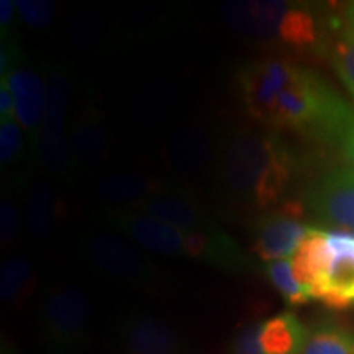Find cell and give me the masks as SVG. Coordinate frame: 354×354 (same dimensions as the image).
Instances as JSON below:
<instances>
[{
    "label": "cell",
    "instance_id": "obj_1",
    "mask_svg": "<svg viewBox=\"0 0 354 354\" xmlns=\"http://www.w3.org/2000/svg\"><path fill=\"white\" fill-rule=\"evenodd\" d=\"M236 88L246 113L269 130L338 143L354 109L315 71L282 56L245 63Z\"/></svg>",
    "mask_w": 354,
    "mask_h": 354
},
{
    "label": "cell",
    "instance_id": "obj_2",
    "mask_svg": "<svg viewBox=\"0 0 354 354\" xmlns=\"http://www.w3.org/2000/svg\"><path fill=\"white\" fill-rule=\"evenodd\" d=\"M299 166L297 154L277 131L243 128L221 146L216 176L232 201L268 212L287 201Z\"/></svg>",
    "mask_w": 354,
    "mask_h": 354
},
{
    "label": "cell",
    "instance_id": "obj_3",
    "mask_svg": "<svg viewBox=\"0 0 354 354\" xmlns=\"http://www.w3.org/2000/svg\"><path fill=\"white\" fill-rule=\"evenodd\" d=\"M92 307L82 289L55 284L44 292L37 313V328L50 354H86L91 338Z\"/></svg>",
    "mask_w": 354,
    "mask_h": 354
},
{
    "label": "cell",
    "instance_id": "obj_4",
    "mask_svg": "<svg viewBox=\"0 0 354 354\" xmlns=\"http://www.w3.org/2000/svg\"><path fill=\"white\" fill-rule=\"evenodd\" d=\"M82 256L100 276L135 287L156 284L153 264L131 243L105 230H91L81 238Z\"/></svg>",
    "mask_w": 354,
    "mask_h": 354
},
{
    "label": "cell",
    "instance_id": "obj_5",
    "mask_svg": "<svg viewBox=\"0 0 354 354\" xmlns=\"http://www.w3.org/2000/svg\"><path fill=\"white\" fill-rule=\"evenodd\" d=\"M307 205L287 198L274 209L263 212L251 228V250L266 263L294 256L312 228L307 223Z\"/></svg>",
    "mask_w": 354,
    "mask_h": 354
},
{
    "label": "cell",
    "instance_id": "obj_6",
    "mask_svg": "<svg viewBox=\"0 0 354 354\" xmlns=\"http://www.w3.org/2000/svg\"><path fill=\"white\" fill-rule=\"evenodd\" d=\"M104 227L125 234L135 246L166 258H185V232L143 212L104 207L95 212Z\"/></svg>",
    "mask_w": 354,
    "mask_h": 354
},
{
    "label": "cell",
    "instance_id": "obj_7",
    "mask_svg": "<svg viewBox=\"0 0 354 354\" xmlns=\"http://www.w3.org/2000/svg\"><path fill=\"white\" fill-rule=\"evenodd\" d=\"M304 203L323 223L354 233V169L348 165L323 169L310 180Z\"/></svg>",
    "mask_w": 354,
    "mask_h": 354
},
{
    "label": "cell",
    "instance_id": "obj_8",
    "mask_svg": "<svg viewBox=\"0 0 354 354\" xmlns=\"http://www.w3.org/2000/svg\"><path fill=\"white\" fill-rule=\"evenodd\" d=\"M326 253L323 271L312 287V300L328 308L354 307V233L326 230Z\"/></svg>",
    "mask_w": 354,
    "mask_h": 354
},
{
    "label": "cell",
    "instance_id": "obj_9",
    "mask_svg": "<svg viewBox=\"0 0 354 354\" xmlns=\"http://www.w3.org/2000/svg\"><path fill=\"white\" fill-rule=\"evenodd\" d=\"M2 81L15 99V118L24 131L33 136L41 128L46 109V77L21 63L20 53L12 43L2 44Z\"/></svg>",
    "mask_w": 354,
    "mask_h": 354
},
{
    "label": "cell",
    "instance_id": "obj_10",
    "mask_svg": "<svg viewBox=\"0 0 354 354\" xmlns=\"http://www.w3.org/2000/svg\"><path fill=\"white\" fill-rule=\"evenodd\" d=\"M117 354H184L179 330L165 318L146 312H130L115 326Z\"/></svg>",
    "mask_w": 354,
    "mask_h": 354
},
{
    "label": "cell",
    "instance_id": "obj_11",
    "mask_svg": "<svg viewBox=\"0 0 354 354\" xmlns=\"http://www.w3.org/2000/svg\"><path fill=\"white\" fill-rule=\"evenodd\" d=\"M71 148L79 174L97 171L110 158V133L92 97H84L71 118Z\"/></svg>",
    "mask_w": 354,
    "mask_h": 354
},
{
    "label": "cell",
    "instance_id": "obj_12",
    "mask_svg": "<svg viewBox=\"0 0 354 354\" xmlns=\"http://www.w3.org/2000/svg\"><path fill=\"white\" fill-rule=\"evenodd\" d=\"M185 258L233 274H246L254 269L253 259L223 228L185 232Z\"/></svg>",
    "mask_w": 354,
    "mask_h": 354
},
{
    "label": "cell",
    "instance_id": "obj_13",
    "mask_svg": "<svg viewBox=\"0 0 354 354\" xmlns=\"http://www.w3.org/2000/svg\"><path fill=\"white\" fill-rule=\"evenodd\" d=\"M287 6L289 2L281 0L227 2L221 7V19L234 33L258 41H276Z\"/></svg>",
    "mask_w": 354,
    "mask_h": 354
},
{
    "label": "cell",
    "instance_id": "obj_14",
    "mask_svg": "<svg viewBox=\"0 0 354 354\" xmlns=\"http://www.w3.org/2000/svg\"><path fill=\"white\" fill-rule=\"evenodd\" d=\"M130 210L143 212L183 232H214L220 228L216 220L201 203L192 202L183 194H176V190L146 198Z\"/></svg>",
    "mask_w": 354,
    "mask_h": 354
},
{
    "label": "cell",
    "instance_id": "obj_15",
    "mask_svg": "<svg viewBox=\"0 0 354 354\" xmlns=\"http://www.w3.org/2000/svg\"><path fill=\"white\" fill-rule=\"evenodd\" d=\"M33 153L38 165L50 176L66 184H73L77 179L79 171L66 133V120L43 118L41 128L33 138Z\"/></svg>",
    "mask_w": 354,
    "mask_h": 354
},
{
    "label": "cell",
    "instance_id": "obj_16",
    "mask_svg": "<svg viewBox=\"0 0 354 354\" xmlns=\"http://www.w3.org/2000/svg\"><path fill=\"white\" fill-rule=\"evenodd\" d=\"M24 223L30 236L44 241L51 236L64 216V203L51 184L35 180L26 187L24 198Z\"/></svg>",
    "mask_w": 354,
    "mask_h": 354
},
{
    "label": "cell",
    "instance_id": "obj_17",
    "mask_svg": "<svg viewBox=\"0 0 354 354\" xmlns=\"http://www.w3.org/2000/svg\"><path fill=\"white\" fill-rule=\"evenodd\" d=\"M172 192L169 184L140 174H115L102 179L95 185V196L112 207L131 209L136 203L159 194Z\"/></svg>",
    "mask_w": 354,
    "mask_h": 354
},
{
    "label": "cell",
    "instance_id": "obj_18",
    "mask_svg": "<svg viewBox=\"0 0 354 354\" xmlns=\"http://www.w3.org/2000/svg\"><path fill=\"white\" fill-rule=\"evenodd\" d=\"M210 158V136L194 125L177 131L166 148L167 165L179 174H196L209 165Z\"/></svg>",
    "mask_w": 354,
    "mask_h": 354
},
{
    "label": "cell",
    "instance_id": "obj_19",
    "mask_svg": "<svg viewBox=\"0 0 354 354\" xmlns=\"http://www.w3.org/2000/svg\"><path fill=\"white\" fill-rule=\"evenodd\" d=\"M307 330L292 312L277 313L259 325V346L263 354H300Z\"/></svg>",
    "mask_w": 354,
    "mask_h": 354
},
{
    "label": "cell",
    "instance_id": "obj_20",
    "mask_svg": "<svg viewBox=\"0 0 354 354\" xmlns=\"http://www.w3.org/2000/svg\"><path fill=\"white\" fill-rule=\"evenodd\" d=\"M37 287V271L32 261L13 254L3 259L0 268V297L12 308H20L32 299Z\"/></svg>",
    "mask_w": 354,
    "mask_h": 354
},
{
    "label": "cell",
    "instance_id": "obj_21",
    "mask_svg": "<svg viewBox=\"0 0 354 354\" xmlns=\"http://www.w3.org/2000/svg\"><path fill=\"white\" fill-rule=\"evenodd\" d=\"M323 56L354 97V35L344 25L339 10L333 13V26Z\"/></svg>",
    "mask_w": 354,
    "mask_h": 354
},
{
    "label": "cell",
    "instance_id": "obj_22",
    "mask_svg": "<svg viewBox=\"0 0 354 354\" xmlns=\"http://www.w3.org/2000/svg\"><path fill=\"white\" fill-rule=\"evenodd\" d=\"M300 354H354V330L336 320L310 326Z\"/></svg>",
    "mask_w": 354,
    "mask_h": 354
},
{
    "label": "cell",
    "instance_id": "obj_23",
    "mask_svg": "<svg viewBox=\"0 0 354 354\" xmlns=\"http://www.w3.org/2000/svg\"><path fill=\"white\" fill-rule=\"evenodd\" d=\"M266 276H268L271 284L276 287L282 299L286 300L290 307H299L312 300L308 290L300 284L295 277L294 269H292L290 259H281L268 263L264 268Z\"/></svg>",
    "mask_w": 354,
    "mask_h": 354
},
{
    "label": "cell",
    "instance_id": "obj_24",
    "mask_svg": "<svg viewBox=\"0 0 354 354\" xmlns=\"http://www.w3.org/2000/svg\"><path fill=\"white\" fill-rule=\"evenodd\" d=\"M24 128L15 118H0V165L13 166L24 153Z\"/></svg>",
    "mask_w": 354,
    "mask_h": 354
},
{
    "label": "cell",
    "instance_id": "obj_25",
    "mask_svg": "<svg viewBox=\"0 0 354 354\" xmlns=\"http://www.w3.org/2000/svg\"><path fill=\"white\" fill-rule=\"evenodd\" d=\"M21 220H24V214H21L20 207L10 196L3 194L2 202H0V243H2V248L10 250L17 245L21 232Z\"/></svg>",
    "mask_w": 354,
    "mask_h": 354
},
{
    "label": "cell",
    "instance_id": "obj_26",
    "mask_svg": "<svg viewBox=\"0 0 354 354\" xmlns=\"http://www.w3.org/2000/svg\"><path fill=\"white\" fill-rule=\"evenodd\" d=\"M17 12L21 20L32 28H46L53 24L56 15V7L53 2H44V0H17Z\"/></svg>",
    "mask_w": 354,
    "mask_h": 354
},
{
    "label": "cell",
    "instance_id": "obj_27",
    "mask_svg": "<svg viewBox=\"0 0 354 354\" xmlns=\"http://www.w3.org/2000/svg\"><path fill=\"white\" fill-rule=\"evenodd\" d=\"M259 325L261 323H250L241 328L234 336L230 354H263L259 346Z\"/></svg>",
    "mask_w": 354,
    "mask_h": 354
},
{
    "label": "cell",
    "instance_id": "obj_28",
    "mask_svg": "<svg viewBox=\"0 0 354 354\" xmlns=\"http://www.w3.org/2000/svg\"><path fill=\"white\" fill-rule=\"evenodd\" d=\"M339 148H342L343 158L346 159V165L354 169V113L349 118L346 128H344L342 138L338 141Z\"/></svg>",
    "mask_w": 354,
    "mask_h": 354
},
{
    "label": "cell",
    "instance_id": "obj_29",
    "mask_svg": "<svg viewBox=\"0 0 354 354\" xmlns=\"http://www.w3.org/2000/svg\"><path fill=\"white\" fill-rule=\"evenodd\" d=\"M13 115H15V99L7 82L0 79V117L13 118Z\"/></svg>",
    "mask_w": 354,
    "mask_h": 354
},
{
    "label": "cell",
    "instance_id": "obj_30",
    "mask_svg": "<svg viewBox=\"0 0 354 354\" xmlns=\"http://www.w3.org/2000/svg\"><path fill=\"white\" fill-rule=\"evenodd\" d=\"M15 12V2H12V0H2L0 2V26H2V33H6V30L10 28L13 21V13Z\"/></svg>",
    "mask_w": 354,
    "mask_h": 354
},
{
    "label": "cell",
    "instance_id": "obj_31",
    "mask_svg": "<svg viewBox=\"0 0 354 354\" xmlns=\"http://www.w3.org/2000/svg\"><path fill=\"white\" fill-rule=\"evenodd\" d=\"M338 10H339V15H342V19L344 21V25H346L349 28V32L354 35V0H353V2L344 3V6L339 7Z\"/></svg>",
    "mask_w": 354,
    "mask_h": 354
},
{
    "label": "cell",
    "instance_id": "obj_32",
    "mask_svg": "<svg viewBox=\"0 0 354 354\" xmlns=\"http://www.w3.org/2000/svg\"><path fill=\"white\" fill-rule=\"evenodd\" d=\"M2 354H15V353H13L12 349H7V348H3V349H2Z\"/></svg>",
    "mask_w": 354,
    "mask_h": 354
}]
</instances>
